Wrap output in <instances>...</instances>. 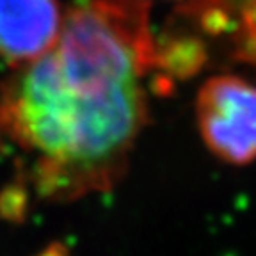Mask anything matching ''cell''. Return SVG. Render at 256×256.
Masks as SVG:
<instances>
[{
    "label": "cell",
    "instance_id": "obj_2",
    "mask_svg": "<svg viewBox=\"0 0 256 256\" xmlns=\"http://www.w3.org/2000/svg\"><path fill=\"white\" fill-rule=\"evenodd\" d=\"M196 118L203 142L235 166L256 160V86L236 75H216L198 92Z\"/></svg>",
    "mask_w": 256,
    "mask_h": 256
},
{
    "label": "cell",
    "instance_id": "obj_3",
    "mask_svg": "<svg viewBox=\"0 0 256 256\" xmlns=\"http://www.w3.org/2000/svg\"><path fill=\"white\" fill-rule=\"evenodd\" d=\"M59 0H0V57L16 68L56 46L64 25Z\"/></svg>",
    "mask_w": 256,
    "mask_h": 256
},
{
    "label": "cell",
    "instance_id": "obj_1",
    "mask_svg": "<svg viewBox=\"0 0 256 256\" xmlns=\"http://www.w3.org/2000/svg\"><path fill=\"white\" fill-rule=\"evenodd\" d=\"M155 57L144 0H78L56 46L18 68L2 112L43 196L75 200L120 180L148 121L142 78Z\"/></svg>",
    "mask_w": 256,
    "mask_h": 256
}]
</instances>
